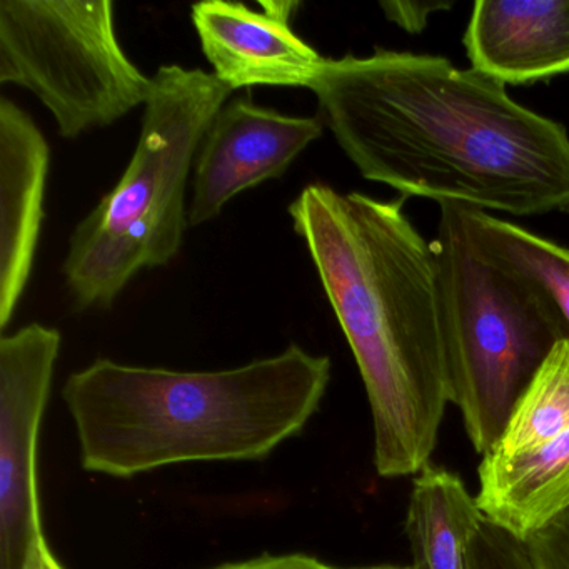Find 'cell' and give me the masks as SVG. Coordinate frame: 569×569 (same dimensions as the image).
Here are the masks:
<instances>
[{"mask_svg": "<svg viewBox=\"0 0 569 569\" xmlns=\"http://www.w3.org/2000/svg\"><path fill=\"white\" fill-rule=\"evenodd\" d=\"M319 119L362 178L402 198L511 216L569 214L565 126L441 56L326 59Z\"/></svg>", "mask_w": 569, "mask_h": 569, "instance_id": "obj_1", "label": "cell"}, {"mask_svg": "<svg viewBox=\"0 0 569 569\" xmlns=\"http://www.w3.org/2000/svg\"><path fill=\"white\" fill-rule=\"evenodd\" d=\"M402 208L326 184L288 208L365 382L382 478L429 465L449 402L438 254Z\"/></svg>", "mask_w": 569, "mask_h": 569, "instance_id": "obj_2", "label": "cell"}, {"mask_svg": "<svg viewBox=\"0 0 569 569\" xmlns=\"http://www.w3.org/2000/svg\"><path fill=\"white\" fill-rule=\"evenodd\" d=\"M331 381L328 356L291 345L221 371L98 359L62 401L86 471L128 479L184 462L258 461L302 431Z\"/></svg>", "mask_w": 569, "mask_h": 569, "instance_id": "obj_3", "label": "cell"}, {"mask_svg": "<svg viewBox=\"0 0 569 569\" xmlns=\"http://www.w3.org/2000/svg\"><path fill=\"white\" fill-rule=\"evenodd\" d=\"M231 94L201 69L168 64L152 76L131 162L69 242L62 272L79 311L111 308L134 276L178 256L191 228L189 174L206 129Z\"/></svg>", "mask_w": 569, "mask_h": 569, "instance_id": "obj_4", "label": "cell"}, {"mask_svg": "<svg viewBox=\"0 0 569 569\" xmlns=\"http://www.w3.org/2000/svg\"><path fill=\"white\" fill-rule=\"evenodd\" d=\"M435 244L449 402L485 456L552 349L568 339L548 299L482 256L446 206Z\"/></svg>", "mask_w": 569, "mask_h": 569, "instance_id": "obj_5", "label": "cell"}, {"mask_svg": "<svg viewBox=\"0 0 569 569\" xmlns=\"http://www.w3.org/2000/svg\"><path fill=\"white\" fill-rule=\"evenodd\" d=\"M0 82L31 91L66 139L114 124L152 89L122 49L111 0H2Z\"/></svg>", "mask_w": 569, "mask_h": 569, "instance_id": "obj_6", "label": "cell"}, {"mask_svg": "<svg viewBox=\"0 0 569 569\" xmlns=\"http://www.w3.org/2000/svg\"><path fill=\"white\" fill-rule=\"evenodd\" d=\"M479 509L531 538L569 509V339L552 349L479 465Z\"/></svg>", "mask_w": 569, "mask_h": 569, "instance_id": "obj_7", "label": "cell"}, {"mask_svg": "<svg viewBox=\"0 0 569 569\" xmlns=\"http://www.w3.org/2000/svg\"><path fill=\"white\" fill-rule=\"evenodd\" d=\"M61 332L32 322L0 339V569H31L44 546L38 442Z\"/></svg>", "mask_w": 569, "mask_h": 569, "instance_id": "obj_8", "label": "cell"}, {"mask_svg": "<svg viewBox=\"0 0 569 569\" xmlns=\"http://www.w3.org/2000/svg\"><path fill=\"white\" fill-rule=\"evenodd\" d=\"M322 131L319 118L281 114L249 98L226 102L196 154L189 226L212 221L236 196L282 178Z\"/></svg>", "mask_w": 569, "mask_h": 569, "instance_id": "obj_9", "label": "cell"}, {"mask_svg": "<svg viewBox=\"0 0 569 569\" xmlns=\"http://www.w3.org/2000/svg\"><path fill=\"white\" fill-rule=\"evenodd\" d=\"M259 9L229 0L192 6L191 19L212 74L232 92L249 88H306L326 59L291 28L299 2L264 0Z\"/></svg>", "mask_w": 569, "mask_h": 569, "instance_id": "obj_10", "label": "cell"}, {"mask_svg": "<svg viewBox=\"0 0 569 569\" xmlns=\"http://www.w3.org/2000/svg\"><path fill=\"white\" fill-rule=\"evenodd\" d=\"M51 149L34 119L0 99V328L11 325L34 268Z\"/></svg>", "mask_w": 569, "mask_h": 569, "instance_id": "obj_11", "label": "cell"}, {"mask_svg": "<svg viewBox=\"0 0 569 569\" xmlns=\"http://www.w3.org/2000/svg\"><path fill=\"white\" fill-rule=\"evenodd\" d=\"M462 42L471 69L505 86L569 74V0H478Z\"/></svg>", "mask_w": 569, "mask_h": 569, "instance_id": "obj_12", "label": "cell"}, {"mask_svg": "<svg viewBox=\"0 0 569 569\" xmlns=\"http://www.w3.org/2000/svg\"><path fill=\"white\" fill-rule=\"evenodd\" d=\"M465 482L431 462L416 475L408 532L416 569H466L469 546L485 521Z\"/></svg>", "mask_w": 569, "mask_h": 569, "instance_id": "obj_13", "label": "cell"}, {"mask_svg": "<svg viewBox=\"0 0 569 569\" xmlns=\"http://www.w3.org/2000/svg\"><path fill=\"white\" fill-rule=\"evenodd\" d=\"M446 208L486 258L535 286L558 312L569 339V249L469 206Z\"/></svg>", "mask_w": 569, "mask_h": 569, "instance_id": "obj_14", "label": "cell"}, {"mask_svg": "<svg viewBox=\"0 0 569 569\" xmlns=\"http://www.w3.org/2000/svg\"><path fill=\"white\" fill-rule=\"evenodd\" d=\"M466 569H536L526 542L485 519L469 546Z\"/></svg>", "mask_w": 569, "mask_h": 569, "instance_id": "obj_15", "label": "cell"}, {"mask_svg": "<svg viewBox=\"0 0 569 569\" xmlns=\"http://www.w3.org/2000/svg\"><path fill=\"white\" fill-rule=\"evenodd\" d=\"M525 542L536 569H569V509Z\"/></svg>", "mask_w": 569, "mask_h": 569, "instance_id": "obj_16", "label": "cell"}, {"mask_svg": "<svg viewBox=\"0 0 569 569\" xmlns=\"http://www.w3.org/2000/svg\"><path fill=\"white\" fill-rule=\"evenodd\" d=\"M451 2H381L379 8L385 12L386 19L398 26L409 34H419L428 26L429 18L436 12L448 11Z\"/></svg>", "mask_w": 569, "mask_h": 569, "instance_id": "obj_17", "label": "cell"}, {"mask_svg": "<svg viewBox=\"0 0 569 569\" xmlns=\"http://www.w3.org/2000/svg\"><path fill=\"white\" fill-rule=\"evenodd\" d=\"M214 569H339L308 555H262Z\"/></svg>", "mask_w": 569, "mask_h": 569, "instance_id": "obj_18", "label": "cell"}, {"mask_svg": "<svg viewBox=\"0 0 569 569\" xmlns=\"http://www.w3.org/2000/svg\"><path fill=\"white\" fill-rule=\"evenodd\" d=\"M31 569H64V566L58 561L54 555H52L51 548L48 542L39 548L38 555H36L34 561H32Z\"/></svg>", "mask_w": 569, "mask_h": 569, "instance_id": "obj_19", "label": "cell"}, {"mask_svg": "<svg viewBox=\"0 0 569 569\" xmlns=\"http://www.w3.org/2000/svg\"><path fill=\"white\" fill-rule=\"evenodd\" d=\"M355 569H416L415 566H392V565H376V566H362V568Z\"/></svg>", "mask_w": 569, "mask_h": 569, "instance_id": "obj_20", "label": "cell"}]
</instances>
